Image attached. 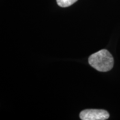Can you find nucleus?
<instances>
[{
    "instance_id": "2",
    "label": "nucleus",
    "mask_w": 120,
    "mask_h": 120,
    "mask_svg": "<svg viewBox=\"0 0 120 120\" xmlns=\"http://www.w3.org/2000/svg\"><path fill=\"white\" fill-rule=\"evenodd\" d=\"M109 117V112L104 109H87L79 114V117L82 120H105Z\"/></svg>"
},
{
    "instance_id": "1",
    "label": "nucleus",
    "mask_w": 120,
    "mask_h": 120,
    "mask_svg": "<svg viewBox=\"0 0 120 120\" xmlns=\"http://www.w3.org/2000/svg\"><path fill=\"white\" fill-rule=\"evenodd\" d=\"M88 63L97 71L107 72L113 67L114 60L110 52L104 49L91 55L88 58Z\"/></svg>"
},
{
    "instance_id": "3",
    "label": "nucleus",
    "mask_w": 120,
    "mask_h": 120,
    "mask_svg": "<svg viewBox=\"0 0 120 120\" xmlns=\"http://www.w3.org/2000/svg\"><path fill=\"white\" fill-rule=\"evenodd\" d=\"M58 5L61 7H67L75 4L77 0H56Z\"/></svg>"
}]
</instances>
